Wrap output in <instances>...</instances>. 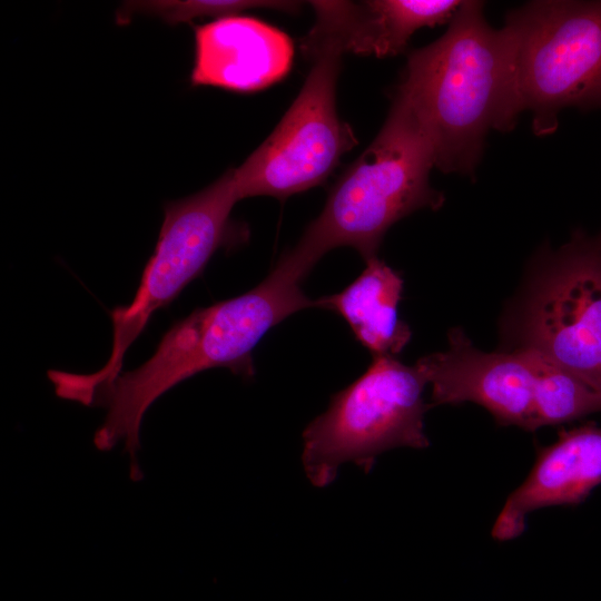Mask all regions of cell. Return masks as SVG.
Returning <instances> with one entry per match:
<instances>
[{
	"instance_id": "1",
	"label": "cell",
	"mask_w": 601,
	"mask_h": 601,
	"mask_svg": "<svg viewBox=\"0 0 601 601\" xmlns=\"http://www.w3.org/2000/svg\"><path fill=\"white\" fill-rule=\"evenodd\" d=\"M397 91L424 127L435 167L473 175L486 135L513 129L523 111L511 30L491 27L483 2L462 1L445 33L408 55Z\"/></svg>"
},
{
	"instance_id": "2",
	"label": "cell",
	"mask_w": 601,
	"mask_h": 601,
	"mask_svg": "<svg viewBox=\"0 0 601 601\" xmlns=\"http://www.w3.org/2000/svg\"><path fill=\"white\" fill-rule=\"evenodd\" d=\"M300 282L275 267L250 290L195 309L164 334L152 356L138 368L122 372L99 391L91 406L108 412L95 432L93 444L111 450L120 440L130 455V476L142 477L136 460L142 417L162 394L187 378L214 367H227L245 380L255 375L253 351L266 333L304 308L317 307Z\"/></svg>"
},
{
	"instance_id": "3",
	"label": "cell",
	"mask_w": 601,
	"mask_h": 601,
	"mask_svg": "<svg viewBox=\"0 0 601 601\" xmlns=\"http://www.w3.org/2000/svg\"><path fill=\"white\" fill-rule=\"evenodd\" d=\"M432 142L406 97L396 91L380 132L332 187L321 214L276 266L299 282L331 249L377 256L388 228L413 211L436 210L444 196L430 185Z\"/></svg>"
},
{
	"instance_id": "4",
	"label": "cell",
	"mask_w": 601,
	"mask_h": 601,
	"mask_svg": "<svg viewBox=\"0 0 601 601\" xmlns=\"http://www.w3.org/2000/svg\"><path fill=\"white\" fill-rule=\"evenodd\" d=\"M237 201L229 169L203 190L165 205L155 250L142 270L136 295L128 305L110 312L112 346L108 361L91 374L48 371L57 396L91 406L93 396L122 373L128 348L154 313L169 305L199 277L219 248L236 247L247 239V228L230 218Z\"/></svg>"
},
{
	"instance_id": "5",
	"label": "cell",
	"mask_w": 601,
	"mask_h": 601,
	"mask_svg": "<svg viewBox=\"0 0 601 601\" xmlns=\"http://www.w3.org/2000/svg\"><path fill=\"white\" fill-rule=\"evenodd\" d=\"M367 370L334 394L327 410L303 431L302 463L315 487L329 485L342 464L370 473L380 454L395 447L425 449L423 398L427 381L414 364L372 356Z\"/></svg>"
},
{
	"instance_id": "6",
	"label": "cell",
	"mask_w": 601,
	"mask_h": 601,
	"mask_svg": "<svg viewBox=\"0 0 601 601\" xmlns=\"http://www.w3.org/2000/svg\"><path fill=\"white\" fill-rule=\"evenodd\" d=\"M523 111L546 136L568 107L601 108V0H540L506 16Z\"/></svg>"
},
{
	"instance_id": "7",
	"label": "cell",
	"mask_w": 601,
	"mask_h": 601,
	"mask_svg": "<svg viewBox=\"0 0 601 601\" xmlns=\"http://www.w3.org/2000/svg\"><path fill=\"white\" fill-rule=\"evenodd\" d=\"M305 52L314 65L299 93L264 142L231 169L239 200L254 196L285 199L318 186L357 144L336 110L342 52L333 46Z\"/></svg>"
},
{
	"instance_id": "8",
	"label": "cell",
	"mask_w": 601,
	"mask_h": 601,
	"mask_svg": "<svg viewBox=\"0 0 601 601\" xmlns=\"http://www.w3.org/2000/svg\"><path fill=\"white\" fill-rule=\"evenodd\" d=\"M540 272L519 313L516 347L601 392V238L577 233Z\"/></svg>"
},
{
	"instance_id": "9",
	"label": "cell",
	"mask_w": 601,
	"mask_h": 601,
	"mask_svg": "<svg viewBox=\"0 0 601 601\" xmlns=\"http://www.w3.org/2000/svg\"><path fill=\"white\" fill-rule=\"evenodd\" d=\"M431 385V406L473 402L496 423L534 431V371L526 348L484 352L460 328L449 333V347L416 361Z\"/></svg>"
},
{
	"instance_id": "10",
	"label": "cell",
	"mask_w": 601,
	"mask_h": 601,
	"mask_svg": "<svg viewBox=\"0 0 601 601\" xmlns=\"http://www.w3.org/2000/svg\"><path fill=\"white\" fill-rule=\"evenodd\" d=\"M194 33L193 86L252 92L277 82L290 69L292 40L259 19L224 17L196 26Z\"/></svg>"
},
{
	"instance_id": "11",
	"label": "cell",
	"mask_w": 601,
	"mask_h": 601,
	"mask_svg": "<svg viewBox=\"0 0 601 601\" xmlns=\"http://www.w3.org/2000/svg\"><path fill=\"white\" fill-rule=\"evenodd\" d=\"M316 14L303 50L333 46L378 58L403 52L423 27L450 22L461 0L311 1Z\"/></svg>"
},
{
	"instance_id": "12",
	"label": "cell",
	"mask_w": 601,
	"mask_h": 601,
	"mask_svg": "<svg viewBox=\"0 0 601 601\" xmlns=\"http://www.w3.org/2000/svg\"><path fill=\"white\" fill-rule=\"evenodd\" d=\"M601 484V427L588 423L561 430L558 440L539 450L528 477L506 499L492 538L509 541L525 530L526 516L539 509L575 505Z\"/></svg>"
},
{
	"instance_id": "13",
	"label": "cell",
	"mask_w": 601,
	"mask_h": 601,
	"mask_svg": "<svg viewBox=\"0 0 601 601\" xmlns=\"http://www.w3.org/2000/svg\"><path fill=\"white\" fill-rule=\"evenodd\" d=\"M365 262L355 280L339 293L317 298V305L341 315L372 356L396 357L412 336L398 316L404 280L377 256Z\"/></svg>"
},
{
	"instance_id": "14",
	"label": "cell",
	"mask_w": 601,
	"mask_h": 601,
	"mask_svg": "<svg viewBox=\"0 0 601 601\" xmlns=\"http://www.w3.org/2000/svg\"><path fill=\"white\" fill-rule=\"evenodd\" d=\"M526 349L534 371V431L601 412L600 391L543 354Z\"/></svg>"
},
{
	"instance_id": "15",
	"label": "cell",
	"mask_w": 601,
	"mask_h": 601,
	"mask_svg": "<svg viewBox=\"0 0 601 601\" xmlns=\"http://www.w3.org/2000/svg\"><path fill=\"white\" fill-rule=\"evenodd\" d=\"M300 3L296 1H272V0H152V1H127L116 13V22L125 24L130 21L134 14L155 16L166 23L178 24L189 22L199 17H229L239 12L267 8L286 12H294L299 9Z\"/></svg>"
},
{
	"instance_id": "16",
	"label": "cell",
	"mask_w": 601,
	"mask_h": 601,
	"mask_svg": "<svg viewBox=\"0 0 601 601\" xmlns=\"http://www.w3.org/2000/svg\"><path fill=\"white\" fill-rule=\"evenodd\" d=\"M600 238H601V235H600Z\"/></svg>"
},
{
	"instance_id": "17",
	"label": "cell",
	"mask_w": 601,
	"mask_h": 601,
	"mask_svg": "<svg viewBox=\"0 0 601 601\" xmlns=\"http://www.w3.org/2000/svg\"><path fill=\"white\" fill-rule=\"evenodd\" d=\"M600 237V236H599Z\"/></svg>"
}]
</instances>
